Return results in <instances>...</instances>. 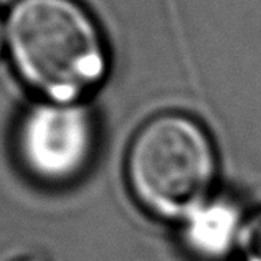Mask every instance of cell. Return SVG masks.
Returning <instances> with one entry per match:
<instances>
[{
  "mask_svg": "<svg viewBox=\"0 0 261 261\" xmlns=\"http://www.w3.org/2000/svg\"><path fill=\"white\" fill-rule=\"evenodd\" d=\"M5 51L38 99L86 101L109 74L101 27L78 0H15L5 17Z\"/></svg>",
  "mask_w": 261,
  "mask_h": 261,
  "instance_id": "obj_1",
  "label": "cell"
},
{
  "mask_svg": "<svg viewBox=\"0 0 261 261\" xmlns=\"http://www.w3.org/2000/svg\"><path fill=\"white\" fill-rule=\"evenodd\" d=\"M238 248L243 261H261V208L245 220Z\"/></svg>",
  "mask_w": 261,
  "mask_h": 261,
  "instance_id": "obj_5",
  "label": "cell"
},
{
  "mask_svg": "<svg viewBox=\"0 0 261 261\" xmlns=\"http://www.w3.org/2000/svg\"><path fill=\"white\" fill-rule=\"evenodd\" d=\"M23 172L45 185H66L83 175L98 149V121L86 105L38 99L13 130Z\"/></svg>",
  "mask_w": 261,
  "mask_h": 261,
  "instance_id": "obj_3",
  "label": "cell"
},
{
  "mask_svg": "<svg viewBox=\"0 0 261 261\" xmlns=\"http://www.w3.org/2000/svg\"><path fill=\"white\" fill-rule=\"evenodd\" d=\"M245 220L228 198H208L184 220V242L197 258L218 261L238 246Z\"/></svg>",
  "mask_w": 261,
  "mask_h": 261,
  "instance_id": "obj_4",
  "label": "cell"
},
{
  "mask_svg": "<svg viewBox=\"0 0 261 261\" xmlns=\"http://www.w3.org/2000/svg\"><path fill=\"white\" fill-rule=\"evenodd\" d=\"M5 51V18L0 13V57Z\"/></svg>",
  "mask_w": 261,
  "mask_h": 261,
  "instance_id": "obj_6",
  "label": "cell"
},
{
  "mask_svg": "<svg viewBox=\"0 0 261 261\" xmlns=\"http://www.w3.org/2000/svg\"><path fill=\"white\" fill-rule=\"evenodd\" d=\"M217 170L214 137L187 113L166 111L149 118L127 149L130 192L147 212L164 220H185L207 202Z\"/></svg>",
  "mask_w": 261,
  "mask_h": 261,
  "instance_id": "obj_2",
  "label": "cell"
},
{
  "mask_svg": "<svg viewBox=\"0 0 261 261\" xmlns=\"http://www.w3.org/2000/svg\"><path fill=\"white\" fill-rule=\"evenodd\" d=\"M22 261H35V259H22Z\"/></svg>",
  "mask_w": 261,
  "mask_h": 261,
  "instance_id": "obj_7",
  "label": "cell"
}]
</instances>
